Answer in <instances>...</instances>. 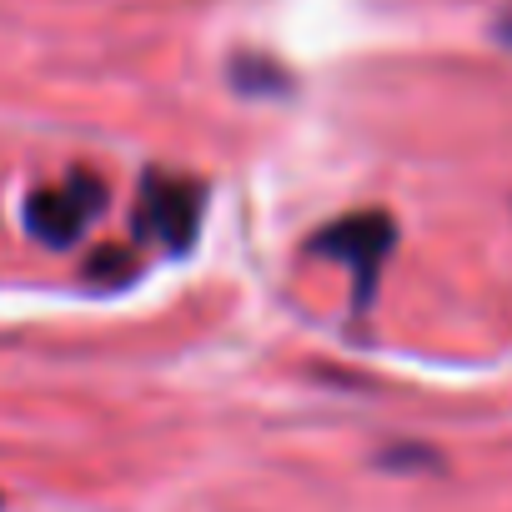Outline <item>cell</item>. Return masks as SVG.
Instances as JSON below:
<instances>
[{"mask_svg":"<svg viewBox=\"0 0 512 512\" xmlns=\"http://www.w3.org/2000/svg\"><path fill=\"white\" fill-rule=\"evenodd\" d=\"M106 211V181L96 171H71L56 186H36L26 201V231L46 246H76Z\"/></svg>","mask_w":512,"mask_h":512,"instance_id":"1","label":"cell"},{"mask_svg":"<svg viewBox=\"0 0 512 512\" xmlns=\"http://www.w3.org/2000/svg\"><path fill=\"white\" fill-rule=\"evenodd\" d=\"M201 206H206L201 181L176 176V171H146L141 196H136V236L161 241L166 251H186L196 241Z\"/></svg>","mask_w":512,"mask_h":512,"instance_id":"2","label":"cell"},{"mask_svg":"<svg viewBox=\"0 0 512 512\" xmlns=\"http://www.w3.org/2000/svg\"><path fill=\"white\" fill-rule=\"evenodd\" d=\"M392 241H397L392 216H382V211H352V216H342V221L322 226V231L312 236V251H317V256H327V262H342V267L357 277L362 302H367V297H372V287H377L382 262L392 256Z\"/></svg>","mask_w":512,"mask_h":512,"instance_id":"3","label":"cell"},{"mask_svg":"<svg viewBox=\"0 0 512 512\" xmlns=\"http://www.w3.org/2000/svg\"><path fill=\"white\" fill-rule=\"evenodd\" d=\"M86 272L101 277V282H126V277H136V256H131L126 246H106V251L91 256V267H86Z\"/></svg>","mask_w":512,"mask_h":512,"instance_id":"4","label":"cell"},{"mask_svg":"<svg viewBox=\"0 0 512 512\" xmlns=\"http://www.w3.org/2000/svg\"><path fill=\"white\" fill-rule=\"evenodd\" d=\"M502 31H507V41H512V21H507V26H502Z\"/></svg>","mask_w":512,"mask_h":512,"instance_id":"5","label":"cell"}]
</instances>
